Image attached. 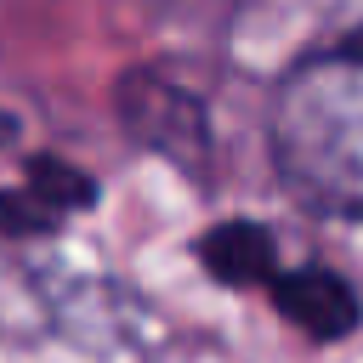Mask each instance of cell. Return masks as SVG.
Returning a JSON list of instances; mask_svg holds the SVG:
<instances>
[{
    "mask_svg": "<svg viewBox=\"0 0 363 363\" xmlns=\"http://www.w3.org/2000/svg\"><path fill=\"white\" fill-rule=\"evenodd\" d=\"M272 159L306 204L363 221V28L306 51L284 74Z\"/></svg>",
    "mask_w": 363,
    "mask_h": 363,
    "instance_id": "cell-1",
    "label": "cell"
},
{
    "mask_svg": "<svg viewBox=\"0 0 363 363\" xmlns=\"http://www.w3.org/2000/svg\"><path fill=\"white\" fill-rule=\"evenodd\" d=\"M119 113H125L130 136H142L147 147H164L170 159H199V147H204V108L182 85H164L153 74L125 79Z\"/></svg>",
    "mask_w": 363,
    "mask_h": 363,
    "instance_id": "cell-2",
    "label": "cell"
},
{
    "mask_svg": "<svg viewBox=\"0 0 363 363\" xmlns=\"http://www.w3.org/2000/svg\"><path fill=\"white\" fill-rule=\"evenodd\" d=\"M267 289H272L278 312H284L301 335H312V340H346V335L357 329V318H363L352 284L335 278L329 267H295V272H278Z\"/></svg>",
    "mask_w": 363,
    "mask_h": 363,
    "instance_id": "cell-3",
    "label": "cell"
},
{
    "mask_svg": "<svg viewBox=\"0 0 363 363\" xmlns=\"http://www.w3.org/2000/svg\"><path fill=\"white\" fill-rule=\"evenodd\" d=\"M91 176L62 164V159H34L28 164V182L0 193V233H45L57 227L62 216L85 210L91 204Z\"/></svg>",
    "mask_w": 363,
    "mask_h": 363,
    "instance_id": "cell-4",
    "label": "cell"
},
{
    "mask_svg": "<svg viewBox=\"0 0 363 363\" xmlns=\"http://www.w3.org/2000/svg\"><path fill=\"white\" fill-rule=\"evenodd\" d=\"M199 261L210 267V278L244 289V284H272L278 278V250L255 221H221L199 238Z\"/></svg>",
    "mask_w": 363,
    "mask_h": 363,
    "instance_id": "cell-5",
    "label": "cell"
}]
</instances>
